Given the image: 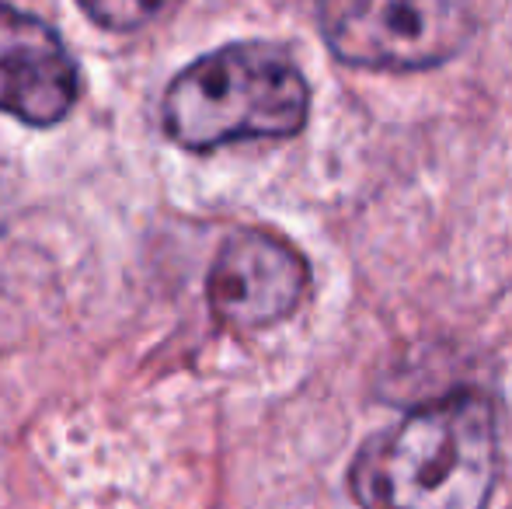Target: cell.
I'll list each match as a JSON object with an SVG mask.
<instances>
[{"mask_svg":"<svg viewBox=\"0 0 512 509\" xmlns=\"http://www.w3.org/2000/svg\"><path fill=\"white\" fill-rule=\"evenodd\" d=\"M499 471L492 401L450 391L370 436L349 471L363 509H488Z\"/></svg>","mask_w":512,"mask_h":509,"instance_id":"obj_1","label":"cell"},{"mask_svg":"<svg viewBox=\"0 0 512 509\" xmlns=\"http://www.w3.org/2000/svg\"><path fill=\"white\" fill-rule=\"evenodd\" d=\"M310 88L279 46L234 42L199 56L164 91V129L185 150L283 140L307 126Z\"/></svg>","mask_w":512,"mask_h":509,"instance_id":"obj_2","label":"cell"},{"mask_svg":"<svg viewBox=\"0 0 512 509\" xmlns=\"http://www.w3.org/2000/svg\"><path fill=\"white\" fill-rule=\"evenodd\" d=\"M317 25L335 60L408 74L453 60L478 28L474 0H317Z\"/></svg>","mask_w":512,"mask_h":509,"instance_id":"obj_3","label":"cell"},{"mask_svg":"<svg viewBox=\"0 0 512 509\" xmlns=\"http://www.w3.org/2000/svg\"><path fill=\"white\" fill-rule=\"evenodd\" d=\"M307 258L269 231H237L216 252L206 279V300L216 321L237 332H255L290 318L307 297Z\"/></svg>","mask_w":512,"mask_h":509,"instance_id":"obj_4","label":"cell"},{"mask_svg":"<svg viewBox=\"0 0 512 509\" xmlns=\"http://www.w3.org/2000/svg\"><path fill=\"white\" fill-rule=\"evenodd\" d=\"M81 81L63 39L0 0V112L28 126H56L70 116Z\"/></svg>","mask_w":512,"mask_h":509,"instance_id":"obj_5","label":"cell"},{"mask_svg":"<svg viewBox=\"0 0 512 509\" xmlns=\"http://www.w3.org/2000/svg\"><path fill=\"white\" fill-rule=\"evenodd\" d=\"M77 4L95 25L112 28V32H133L154 21L171 0H77Z\"/></svg>","mask_w":512,"mask_h":509,"instance_id":"obj_6","label":"cell"}]
</instances>
